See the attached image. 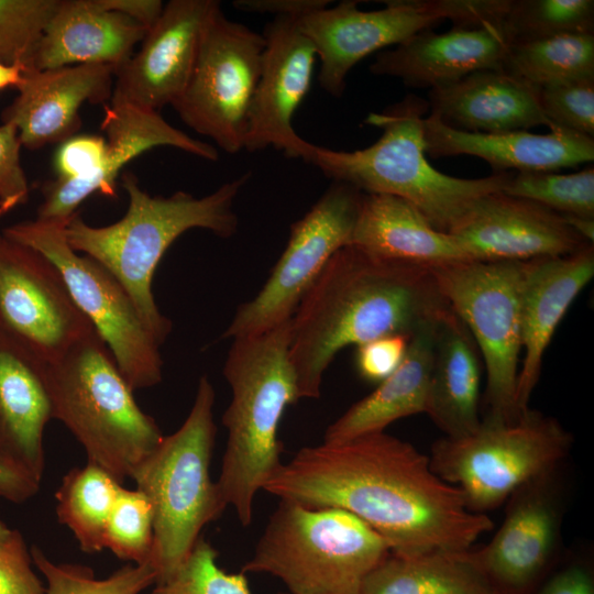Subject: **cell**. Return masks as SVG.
Segmentation results:
<instances>
[{
    "instance_id": "1",
    "label": "cell",
    "mask_w": 594,
    "mask_h": 594,
    "mask_svg": "<svg viewBox=\"0 0 594 594\" xmlns=\"http://www.w3.org/2000/svg\"><path fill=\"white\" fill-rule=\"evenodd\" d=\"M263 490L308 507L346 510L400 557L469 550L494 526L486 514L469 510L462 492L433 473L429 458L385 431L304 447Z\"/></svg>"
},
{
    "instance_id": "2",
    "label": "cell",
    "mask_w": 594,
    "mask_h": 594,
    "mask_svg": "<svg viewBox=\"0 0 594 594\" xmlns=\"http://www.w3.org/2000/svg\"><path fill=\"white\" fill-rule=\"evenodd\" d=\"M452 308L428 266L380 258L349 244L329 260L289 320L288 356L299 398H318L348 345L405 334Z\"/></svg>"
},
{
    "instance_id": "3",
    "label": "cell",
    "mask_w": 594,
    "mask_h": 594,
    "mask_svg": "<svg viewBox=\"0 0 594 594\" xmlns=\"http://www.w3.org/2000/svg\"><path fill=\"white\" fill-rule=\"evenodd\" d=\"M245 173L204 197L176 191L151 196L133 173L122 175L128 209L117 222L92 227L76 213L65 227V237L109 271L128 292L146 327L161 345L172 331V321L157 308L152 292L154 273L177 238L191 229H205L221 238L238 230L233 205L250 179Z\"/></svg>"
},
{
    "instance_id": "4",
    "label": "cell",
    "mask_w": 594,
    "mask_h": 594,
    "mask_svg": "<svg viewBox=\"0 0 594 594\" xmlns=\"http://www.w3.org/2000/svg\"><path fill=\"white\" fill-rule=\"evenodd\" d=\"M427 100L409 94L364 122L381 129L380 139L356 151H336L312 144L306 163L332 182L353 186L363 194L402 198L440 232L449 233L455 222L481 197L502 191L510 172L483 178L453 177L432 167L424 138Z\"/></svg>"
},
{
    "instance_id": "5",
    "label": "cell",
    "mask_w": 594,
    "mask_h": 594,
    "mask_svg": "<svg viewBox=\"0 0 594 594\" xmlns=\"http://www.w3.org/2000/svg\"><path fill=\"white\" fill-rule=\"evenodd\" d=\"M288 341L289 320L233 339L223 366L232 397L222 415L228 438L217 485L244 527L252 521L256 494L283 463V415L300 399Z\"/></svg>"
},
{
    "instance_id": "6",
    "label": "cell",
    "mask_w": 594,
    "mask_h": 594,
    "mask_svg": "<svg viewBox=\"0 0 594 594\" xmlns=\"http://www.w3.org/2000/svg\"><path fill=\"white\" fill-rule=\"evenodd\" d=\"M53 417L95 463L123 483L163 439L96 330L47 362Z\"/></svg>"
},
{
    "instance_id": "7",
    "label": "cell",
    "mask_w": 594,
    "mask_h": 594,
    "mask_svg": "<svg viewBox=\"0 0 594 594\" xmlns=\"http://www.w3.org/2000/svg\"><path fill=\"white\" fill-rule=\"evenodd\" d=\"M215 397L210 380L201 376L183 425L164 436L131 476L153 510L151 563L157 572L156 583L175 573L202 528L218 519L227 507L210 474L216 438Z\"/></svg>"
},
{
    "instance_id": "8",
    "label": "cell",
    "mask_w": 594,
    "mask_h": 594,
    "mask_svg": "<svg viewBox=\"0 0 594 594\" xmlns=\"http://www.w3.org/2000/svg\"><path fill=\"white\" fill-rule=\"evenodd\" d=\"M389 553L387 542L346 510L279 499L241 572L276 576L289 594H361Z\"/></svg>"
},
{
    "instance_id": "9",
    "label": "cell",
    "mask_w": 594,
    "mask_h": 594,
    "mask_svg": "<svg viewBox=\"0 0 594 594\" xmlns=\"http://www.w3.org/2000/svg\"><path fill=\"white\" fill-rule=\"evenodd\" d=\"M572 441L556 418L527 408L513 419L486 416L466 436L437 440L429 463L437 476L462 492L469 510L485 514L557 470Z\"/></svg>"
},
{
    "instance_id": "10",
    "label": "cell",
    "mask_w": 594,
    "mask_h": 594,
    "mask_svg": "<svg viewBox=\"0 0 594 594\" xmlns=\"http://www.w3.org/2000/svg\"><path fill=\"white\" fill-rule=\"evenodd\" d=\"M520 261L465 260L428 266L438 288L463 321L486 371V416L513 419L520 413L516 388L520 364Z\"/></svg>"
},
{
    "instance_id": "11",
    "label": "cell",
    "mask_w": 594,
    "mask_h": 594,
    "mask_svg": "<svg viewBox=\"0 0 594 594\" xmlns=\"http://www.w3.org/2000/svg\"><path fill=\"white\" fill-rule=\"evenodd\" d=\"M65 227L34 219L11 224L2 233L56 266L76 306L103 340L133 391L157 385L163 367L160 344L117 278L69 245Z\"/></svg>"
},
{
    "instance_id": "12",
    "label": "cell",
    "mask_w": 594,
    "mask_h": 594,
    "mask_svg": "<svg viewBox=\"0 0 594 594\" xmlns=\"http://www.w3.org/2000/svg\"><path fill=\"white\" fill-rule=\"evenodd\" d=\"M264 37L220 10L207 26L182 96L173 107L196 133L229 154L244 150Z\"/></svg>"
},
{
    "instance_id": "13",
    "label": "cell",
    "mask_w": 594,
    "mask_h": 594,
    "mask_svg": "<svg viewBox=\"0 0 594 594\" xmlns=\"http://www.w3.org/2000/svg\"><path fill=\"white\" fill-rule=\"evenodd\" d=\"M363 193L332 182L290 227L287 244L260 292L237 309L222 338L263 333L290 320L337 251L350 244Z\"/></svg>"
},
{
    "instance_id": "14",
    "label": "cell",
    "mask_w": 594,
    "mask_h": 594,
    "mask_svg": "<svg viewBox=\"0 0 594 594\" xmlns=\"http://www.w3.org/2000/svg\"><path fill=\"white\" fill-rule=\"evenodd\" d=\"M0 323L46 362L94 331L56 266L0 233Z\"/></svg>"
},
{
    "instance_id": "15",
    "label": "cell",
    "mask_w": 594,
    "mask_h": 594,
    "mask_svg": "<svg viewBox=\"0 0 594 594\" xmlns=\"http://www.w3.org/2000/svg\"><path fill=\"white\" fill-rule=\"evenodd\" d=\"M385 8L361 10L344 0L298 19L320 63L318 81L341 97L350 70L370 54L397 46L415 34L444 21L439 0H388Z\"/></svg>"
},
{
    "instance_id": "16",
    "label": "cell",
    "mask_w": 594,
    "mask_h": 594,
    "mask_svg": "<svg viewBox=\"0 0 594 594\" xmlns=\"http://www.w3.org/2000/svg\"><path fill=\"white\" fill-rule=\"evenodd\" d=\"M217 0H170L135 54L116 72L110 105L157 111L173 106L191 76Z\"/></svg>"
},
{
    "instance_id": "17",
    "label": "cell",
    "mask_w": 594,
    "mask_h": 594,
    "mask_svg": "<svg viewBox=\"0 0 594 594\" xmlns=\"http://www.w3.org/2000/svg\"><path fill=\"white\" fill-rule=\"evenodd\" d=\"M295 16H277L263 32L264 51L252 100L244 150L267 147L306 162L312 143L301 139L293 117L309 92L317 53Z\"/></svg>"
},
{
    "instance_id": "18",
    "label": "cell",
    "mask_w": 594,
    "mask_h": 594,
    "mask_svg": "<svg viewBox=\"0 0 594 594\" xmlns=\"http://www.w3.org/2000/svg\"><path fill=\"white\" fill-rule=\"evenodd\" d=\"M554 473L517 490L492 540L472 551L498 594H534L554 558L561 526Z\"/></svg>"
},
{
    "instance_id": "19",
    "label": "cell",
    "mask_w": 594,
    "mask_h": 594,
    "mask_svg": "<svg viewBox=\"0 0 594 594\" xmlns=\"http://www.w3.org/2000/svg\"><path fill=\"white\" fill-rule=\"evenodd\" d=\"M470 260L529 261L574 253L588 243L563 216L503 191L477 199L449 231Z\"/></svg>"
},
{
    "instance_id": "20",
    "label": "cell",
    "mask_w": 594,
    "mask_h": 594,
    "mask_svg": "<svg viewBox=\"0 0 594 594\" xmlns=\"http://www.w3.org/2000/svg\"><path fill=\"white\" fill-rule=\"evenodd\" d=\"M101 129L108 140L100 170L86 182L59 178L46 182L42 187L37 220L67 224L90 195L100 193L116 197L117 178L123 167L153 147H175L211 162L219 158L215 146L174 128L157 111L108 103Z\"/></svg>"
},
{
    "instance_id": "21",
    "label": "cell",
    "mask_w": 594,
    "mask_h": 594,
    "mask_svg": "<svg viewBox=\"0 0 594 594\" xmlns=\"http://www.w3.org/2000/svg\"><path fill=\"white\" fill-rule=\"evenodd\" d=\"M116 72L101 64L28 69L2 122L16 127L21 145L29 150L62 143L79 130L84 103L110 101Z\"/></svg>"
},
{
    "instance_id": "22",
    "label": "cell",
    "mask_w": 594,
    "mask_h": 594,
    "mask_svg": "<svg viewBox=\"0 0 594 594\" xmlns=\"http://www.w3.org/2000/svg\"><path fill=\"white\" fill-rule=\"evenodd\" d=\"M593 275V244L568 255L525 261L520 295L524 355L516 388L519 413L529 408L543 355L554 331Z\"/></svg>"
},
{
    "instance_id": "23",
    "label": "cell",
    "mask_w": 594,
    "mask_h": 594,
    "mask_svg": "<svg viewBox=\"0 0 594 594\" xmlns=\"http://www.w3.org/2000/svg\"><path fill=\"white\" fill-rule=\"evenodd\" d=\"M509 42L499 25L421 31L380 52L370 65L376 76L394 77L411 88L433 89L471 73L502 70Z\"/></svg>"
},
{
    "instance_id": "24",
    "label": "cell",
    "mask_w": 594,
    "mask_h": 594,
    "mask_svg": "<svg viewBox=\"0 0 594 594\" xmlns=\"http://www.w3.org/2000/svg\"><path fill=\"white\" fill-rule=\"evenodd\" d=\"M53 418L47 362L0 323V452L38 481Z\"/></svg>"
},
{
    "instance_id": "25",
    "label": "cell",
    "mask_w": 594,
    "mask_h": 594,
    "mask_svg": "<svg viewBox=\"0 0 594 594\" xmlns=\"http://www.w3.org/2000/svg\"><path fill=\"white\" fill-rule=\"evenodd\" d=\"M549 130L546 134L524 130L476 133L452 129L431 114L424 119L427 154L476 156L494 173L554 172L594 161V138L559 127Z\"/></svg>"
},
{
    "instance_id": "26",
    "label": "cell",
    "mask_w": 594,
    "mask_h": 594,
    "mask_svg": "<svg viewBox=\"0 0 594 594\" xmlns=\"http://www.w3.org/2000/svg\"><path fill=\"white\" fill-rule=\"evenodd\" d=\"M147 30L103 7L100 0H59L32 55L29 69L101 64L117 69Z\"/></svg>"
},
{
    "instance_id": "27",
    "label": "cell",
    "mask_w": 594,
    "mask_h": 594,
    "mask_svg": "<svg viewBox=\"0 0 594 594\" xmlns=\"http://www.w3.org/2000/svg\"><path fill=\"white\" fill-rule=\"evenodd\" d=\"M430 114L443 124L465 132L501 133L551 129L539 105L537 89L503 70L471 73L430 89Z\"/></svg>"
},
{
    "instance_id": "28",
    "label": "cell",
    "mask_w": 594,
    "mask_h": 594,
    "mask_svg": "<svg viewBox=\"0 0 594 594\" xmlns=\"http://www.w3.org/2000/svg\"><path fill=\"white\" fill-rule=\"evenodd\" d=\"M350 244L380 258L422 266L470 260L455 238L389 195L363 194Z\"/></svg>"
},
{
    "instance_id": "29",
    "label": "cell",
    "mask_w": 594,
    "mask_h": 594,
    "mask_svg": "<svg viewBox=\"0 0 594 594\" xmlns=\"http://www.w3.org/2000/svg\"><path fill=\"white\" fill-rule=\"evenodd\" d=\"M441 320L415 331L396 371L329 425L322 442L340 443L383 432L400 418L426 411L436 333Z\"/></svg>"
},
{
    "instance_id": "30",
    "label": "cell",
    "mask_w": 594,
    "mask_h": 594,
    "mask_svg": "<svg viewBox=\"0 0 594 594\" xmlns=\"http://www.w3.org/2000/svg\"><path fill=\"white\" fill-rule=\"evenodd\" d=\"M476 344L452 310L438 324L426 411L448 438L473 432L480 425V364Z\"/></svg>"
},
{
    "instance_id": "31",
    "label": "cell",
    "mask_w": 594,
    "mask_h": 594,
    "mask_svg": "<svg viewBox=\"0 0 594 594\" xmlns=\"http://www.w3.org/2000/svg\"><path fill=\"white\" fill-rule=\"evenodd\" d=\"M361 594H498L472 551L389 553L365 578Z\"/></svg>"
},
{
    "instance_id": "32",
    "label": "cell",
    "mask_w": 594,
    "mask_h": 594,
    "mask_svg": "<svg viewBox=\"0 0 594 594\" xmlns=\"http://www.w3.org/2000/svg\"><path fill=\"white\" fill-rule=\"evenodd\" d=\"M122 483L88 462L68 471L56 491V514L86 553L105 549V532Z\"/></svg>"
},
{
    "instance_id": "33",
    "label": "cell",
    "mask_w": 594,
    "mask_h": 594,
    "mask_svg": "<svg viewBox=\"0 0 594 594\" xmlns=\"http://www.w3.org/2000/svg\"><path fill=\"white\" fill-rule=\"evenodd\" d=\"M502 70L536 89L594 78V33L512 43Z\"/></svg>"
},
{
    "instance_id": "34",
    "label": "cell",
    "mask_w": 594,
    "mask_h": 594,
    "mask_svg": "<svg viewBox=\"0 0 594 594\" xmlns=\"http://www.w3.org/2000/svg\"><path fill=\"white\" fill-rule=\"evenodd\" d=\"M499 26L509 44L594 33V1L509 0Z\"/></svg>"
},
{
    "instance_id": "35",
    "label": "cell",
    "mask_w": 594,
    "mask_h": 594,
    "mask_svg": "<svg viewBox=\"0 0 594 594\" xmlns=\"http://www.w3.org/2000/svg\"><path fill=\"white\" fill-rule=\"evenodd\" d=\"M503 193L531 200L563 216L594 219V168L576 173H512Z\"/></svg>"
},
{
    "instance_id": "36",
    "label": "cell",
    "mask_w": 594,
    "mask_h": 594,
    "mask_svg": "<svg viewBox=\"0 0 594 594\" xmlns=\"http://www.w3.org/2000/svg\"><path fill=\"white\" fill-rule=\"evenodd\" d=\"M105 549L135 564L151 563L153 550V510L138 488L122 486L105 532Z\"/></svg>"
},
{
    "instance_id": "37",
    "label": "cell",
    "mask_w": 594,
    "mask_h": 594,
    "mask_svg": "<svg viewBox=\"0 0 594 594\" xmlns=\"http://www.w3.org/2000/svg\"><path fill=\"white\" fill-rule=\"evenodd\" d=\"M218 552L199 538L189 556L151 594H251L243 572L229 573L217 563Z\"/></svg>"
},
{
    "instance_id": "38",
    "label": "cell",
    "mask_w": 594,
    "mask_h": 594,
    "mask_svg": "<svg viewBox=\"0 0 594 594\" xmlns=\"http://www.w3.org/2000/svg\"><path fill=\"white\" fill-rule=\"evenodd\" d=\"M59 0H0V61L28 69L45 24Z\"/></svg>"
},
{
    "instance_id": "39",
    "label": "cell",
    "mask_w": 594,
    "mask_h": 594,
    "mask_svg": "<svg viewBox=\"0 0 594 594\" xmlns=\"http://www.w3.org/2000/svg\"><path fill=\"white\" fill-rule=\"evenodd\" d=\"M537 94L552 127L594 138V78L539 88Z\"/></svg>"
},
{
    "instance_id": "40",
    "label": "cell",
    "mask_w": 594,
    "mask_h": 594,
    "mask_svg": "<svg viewBox=\"0 0 594 594\" xmlns=\"http://www.w3.org/2000/svg\"><path fill=\"white\" fill-rule=\"evenodd\" d=\"M107 154V140L97 134L73 135L61 143L55 155L57 177L64 180L86 182L102 167Z\"/></svg>"
},
{
    "instance_id": "41",
    "label": "cell",
    "mask_w": 594,
    "mask_h": 594,
    "mask_svg": "<svg viewBox=\"0 0 594 594\" xmlns=\"http://www.w3.org/2000/svg\"><path fill=\"white\" fill-rule=\"evenodd\" d=\"M19 133L11 122L0 125V217L24 204L29 184L21 165Z\"/></svg>"
},
{
    "instance_id": "42",
    "label": "cell",
    "mask_w": 594,
    "mask_h": 594,
    "mask_svg": "<svg viewBox=\"0 0 594 594\" xmlns=\"http://www.w3.org/2000/svg\"><path fill=\"white\" fill-rule=\"evenodd\" d=\"M32 564L24 538L15 530L0 552V594H46V586Z\"/></svg>"
},
{
    "instance_id": "43",
    "label": "cell",
    "mask_w": 594,
    "mask_h": 594,
    "mask_svg": "<svg viewBox=\"0 0 594 594\" xmlns=\"http://www.w3.org/2000/svg\"><path fill=\"white\" fill-rule=\"evenodd\" d=\"M410 337L384 336L356 346L355 367L361 378L381 383L403 362Z\"/></svg>"
},
{
    "instance_id": "44",
    "label": "cell",
    "mask_w": 594,
    "mask_h": 594,
    "mask_svg": "<svg viewBox=\"0 0 594 594\" xmlns=\"http://www.w3.org/2000/svg\"><path fill=\"white\" fill-rule=\"evenodd\" d=\"M31 557L35 568L46 580V594H97L94 570L74 563H55L38 547L33 546Z\"/></svg>"
},
{
    "instance_id": "45",
    "label": "cell",
    "mask_w": 594,
    "mask_h": 594,
    "mask_svg": "<svg viewBox=\"0 0 594 594\" xmlns=\"http://www.w3.org/2000/svg\"><path fill=\"white\" fill-rule=\"evenodd\" d=\"M534 594H594L593 572L585 563H570L544 581Z\"/></svg>"
},
{
    "instance_id": "46",
    "label": "cell",
    "mask_w": 594,
    "mask_h": 594,
    "mask_svg": "<svg viewBox=\"0 0 594 594\" xmlns=\"http://www.w3.org/2000/svg\"><path fill=\"white\" fill-rule=\"evenodd\" d=\"M40 485L41 481L0 452V497L24 503L36 495Z\"/></svg>"
},
{
    "instance_id": "47",
    "label": "cell",
    "mask_w": 594,
    "mask_h": 594,
    "mask_svg": "<svg viewBox=\"0 0 594 594\" xmlns=\"http://www.w3.org/2000/svg\"><path fill=\"white\" fill-rule=\"evenodd\" d=\"M330 3L329 0H235L233 7L243 12L272 14L274 18H300Z\"/></svg>"
},
{
    "instance_id": "48",
    "label": "cell",
    "mask_w": 594,
    "mask_h": 594,
    "mask_svg": "<svg viewBox=\"0 0 594 594\" xmlns=\"http://www.w3.org/2000/svg\"><path fill=\"white\" fill-rule=\"evenodd\" d=\"M107 9L117 11L143 25L147 31L164 9L161 0H100Z\"/></svg>"
},
{
    "instance_id": "49",
    "label": "cell",
    "mask_w": 594,
    "mask_h": 594,
    "mask_svg": "<svg viewBox=\"0 0 594 594\" xmlns=\"http://www.w3.org/2000/svg\"><path fill=\"white\" fill-rule=\"evenodd\" d=\"M26 70V65L22 63L8 64L0 61V91L9 87L18 89Z\"/></svg>"
},
{
    "instance_id": "50",
    "label": "cell",
    "mask_w": 594,
    "mask_h": 594,
    "mask_svg": "<svg viewBox=\"0 0 594 594\" xmlns=\"http://www.w3.org/2000/svg\"><path fill=\"white\" fill-rule=\"evenodd\" d=\"M563 216V215H562ZM566 223L585 241L593 243L594 241V219L578 217V216H563Z\"/></svg>"
},
{
    "instance_id": "51",
    "label": "cell",
    "mask_w": 594,
    "mask_h": 594,
    "mask_svg": "<svg viewBox=\"0 0 594 594\" xmlns=\"http://www.w3.org/2000/svg\"><path fill=\"white\" fill-rule=\"evenodd\" d=\"M15 534V529L9 528L4 522L0 520V552L9 543Z\"/></svg>"
},
{
    "instance_id": "52",
    "label": "cell",
    "mask_w": 594,
    "mask_h": 594,
    "mask_svg": "<svg viewBox=\"0 0 594 594\" xmlns=\"http://www.w3.org/2000/svg\"><path fill=\"white\" fill-rule=\"evenodd\" d=\"M276 594H289V593H283V592H278V593H276Z\"/></svg>"
}]
</instances>
